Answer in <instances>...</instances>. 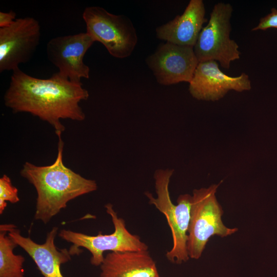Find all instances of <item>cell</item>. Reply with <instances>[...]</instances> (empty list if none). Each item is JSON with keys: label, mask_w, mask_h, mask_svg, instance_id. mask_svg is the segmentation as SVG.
<instances>
[{"label": "cell", "mask_w": 277, "mask_h": 277, "mask_svg": "<svg viewBox=\"0 0 277 277\" xmlns=\"http://www.w3.org/2000/svg\"><path fill=\"white\" fill-rule=\"evenodd\" d=\"M16 13L13 10L8 12H0V28L8 27L16 19Z\"/></svg>", "instance_id": "cell-18"}, {"label": "cell", "mask_w": 277, "mask_h": 277, "mask_svg": "<svg viewBox=\"0 0 277 277\" xmlns=\"http://www.w3.org/2000/svg\"><path fill=\"white\" fill-rule=\"evenodd\" d=\"M156 81L162 85L190 83L199 63L193 47L166 42L146 60Z\"/></svg>", "instance_id": "cell-10"}, {"label": "cell", "mask_w": 277, "mask_h": 277, "mask_svg": "<svg viewBox=\"0 0 277 277\" xmlns=\"http://www.w3.org/2000/svg\"><path fill=\"white\" fill-rule=\"evenodd\" d=\"M269 28L277 29V9L273 8L271 12L262 17L257 26L253 27L251 31L265 30Z\"/></svg>", "instance_id": "cell-17"}, {"label": "cell", "mask_w": 277, "mask_h": 277, "mask_svg": "<svg viewBox=\"0 0 277 277\" xmlns=\"http://www.w3.org/2000/svg\"><path fill=\"white\" fill-rule=\"evenodd\" d=\"M220 184L193 191L187 241L190 258H200L211 236L224 238L238 230L237 228H228L223 223L224 211L215 196Z\"/></svg>", "instance_id": "cell-4"}, {"label": "cell", "mask_w": 277, "mask_h": 277, "mask_svg": "<svg viewBox=\"0 0 277 277\" xmlns=\"http://www.w3.org/2000/svg\"><path fill=\"white\" fill-rule=\"evenodd\" d=\"M173 172V169H169L156 170L154 174L156 197L149 192H145V194L149 203L165 216L171 230L173 246L166 253L167 259L172 263L180 264L190 258L187 241L192 195L181 194L177 199V205L172 203L169 185Z\"/></svg>", "instance_id": "cell-3"}, {"label": "cell", "mask_w": 277, "mask_h": 277, "mask_svg": "<svg viewBox=\"0 0 277 277\" xmlns=\"http://www.w3.org/2000/svg\"><path fill=\"white\" fill-rule=\"evenodd\" d=\"M83 18L87 33L102 43L113 56H130L137 42L136 30L131 21L124 15H115L98 6L86 7Z\"/></svg>", "instance_id": "cell-7"}, {"label": "cell", "mask_w": 277, "mask_h": 277, "mask_svg": "<svg viewBox=\"0 0 277 277\" xmlns=\"http://www.w3.org/2000/svg\"><path fill=\"white\" fill-rule=\"evenodd\" d=\"M0 229L6 231L17 245L28 254L44 277H64L61 272V265L69 262L73 255L69 249H58L56 246L57 227H53L47 233L46 241L42 244L21 235L13 224H1Z\"/></svg>", "instance_id": "cell-12"}, {"label": "cell", "mask_w": 277, "mask_h": 277, "mask_svg": "<svg viewBox=\"0 0 277 277\" xmlns=\"http://www.w3.org/2000/svg\"><path fill=\"white\" fill-rule=\"evenodd\" d=\"M232 12L229 3L220 2L213 6L193 47L199 62L214 61L228 69L232 62L240 58L239 46L230 38Z\"/></svg>", "instance_id": "cell-6"}, {"label": "cell", "mask_w": 277, "mask_h": 277, "mask_svg": "<svg viewBox=\"0 0 277 277\" xmlns=\"http://www.w3.org/2000/svg\"><path fill=\"white\" fill-rule=\"evenodd\" d=\"M202 0H190L181 15L157 27V38L182 46L194 47L203 24L207 22Z\"/></svg>", "instance_id": "cell-13"}, {"label": "cell", "mask_w": 277, "mask_h": 277, "mask_svg": "<svg viewBox=\"0 0 277 277\" xmlns=\"http://www.w3.org/2000/svg\"><path fill=\"white\" fill-rule=\"evenodd\" d=\"M4 96L6 107L14 113L27 112L49 123L56 134L65 130L61 119L82 121L85 114L80 105L88 91L57 72L49 78L31 76L19 68L14 70Z\"/></svg>", "instance_id": "cell-1"}, {"label": "cell", "mask_w": 277, "mask_h": 277, "mask_svg": "<svg viewBox=\"0 0 277 277\" xmlns=\"http://www.w3.org/2000/svg\"><path fill=\"white\" fill-rule=\"evenodd\" d=\"M94 42L86 32L54 37L47 44V57L57 68L60 76L81 84L82 78H89L90 68L83 60Z\"/></svg>", "instance_id": "cell-9"}, {"label": "cell", "mask_w": 277, "mask_h": 277, "mask_svg": "<svg viewBox=\"0 0 277 277\" xmlns=\"http://www.w3.org/2000/svg\"><path fill=\"white\" fill-rule=\"evenodd\" d=\"M100 269V277H161L148 250L110 252Z\"/></svg>", "instance_id": "cell-14"}, {"label": "cell", "mask_w": 277, "mask_h": 277, "mask_svg": "<svg viewBox=\"0 0 277 277\" xmlns=\"http://www.w3.org/2000/svg\"><path fill=\"white\" fill-rule=\"evenodd\" d=\"M58 138L57 155L50 165L38 166L26 162L21 175L32 184L37 192L34 219L48 223L66 207L71 200L95 191V181L87 179L67 167L63 162L64 142Z\"/></svg>", "instance_id": "cell-2"}, {"label": "cell", "mask_w": 277, "mask_h": 277, "mask_svg": "<svg viewBox=\"0 0 277 277\" xmlns=\"http://www.w3.org/2000/svg\"><path fill=\"white\" fill-rule=\"evenodd\" d=\"M19 201L18 189L13 186L10 177L4 174L0 178V214L4 212L7 202L14 204Z\"/></svg>", "instance_id": "cell-16"}, {"label": "cell", "mask_w": 277, "mask_h": 277, "mask_svg": "<svg viewBox=\"0 0 277 277\" xmlns=\"http://www.w3.org/2000/svg\"><path fill=\"white\" fill-rule=\"evenodd\" d=\"M107 213L111 216L114 231L110 234H103L101 232L96 235H90L68 229H62L59 236L72 243L69 250L72 255L80 254V248L88 250L91 254V264L100 266L104 259V252H126L148 250V247L140 238L131 233L127 229L123 219L119 217L110 203L105 205Z\"/></svg>", "instance_id": "cell-5"}, {"label": "cell", "mask_w": 277, "mask_h": 277, "mask_svg": "<svg viewBox=\"0 0 277 277\" xmlns=\"http://www.w3.org/2000/svg\"><path fill=\"white\" fill-rule=\"evenodd\" d=\"M41 26L32 17L16 18L0 28V72L13 71L28 62L39 44Z\"/></svg>", "instance_id": "cell-8"}, {"label": "cell", "mask_w": 277, "mask_h": 277, "mask_svg": "<svg viewBox=\"0 0 277 277\" xmlns=\"http://www.w3.org/2000/svg\"><path fill=\"white\" fill-rule=\"evenodd\" d=\"M17 246L6 231L0 229V277H25V258L13 252Z\"/></svg>", "instance_id": "cell-15"}, {"label": "cell", "mask_w": 277, "mask_h": 277, "mask_svg": "<svg viewBox=\"0 0 277 277\" xmlns=\"http://www.w3.org/2000/svg\"><path fill=\"white\" fill-rule=\"evenodd\" d=\"M189 84L192 96L206 101H218L230 90L241 92L251 89L248 75L242 73L238 76H229L220 70L219 63L214 61L199 62Z\"/></svg>", "instance_id": "cell-11"}]
</instances>
